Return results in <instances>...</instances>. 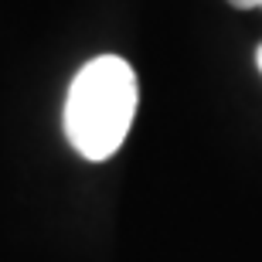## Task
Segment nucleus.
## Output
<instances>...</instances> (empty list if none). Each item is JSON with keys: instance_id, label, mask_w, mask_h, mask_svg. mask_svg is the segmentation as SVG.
Returning <instances> with one entry per match:
<instances>
[{"instance_id": "f257e3e1", "label": "nucleus", "mask_w": 262, "mask_h": 262, "mask_svg": "<svg viewBox=\"0 0 262 262\" xmlns=\"http://www.w3.org/2000/svg\"><path fill=\"white\" fill-rule=\"evenodd\" d=\"M136 72L119 55H99L78 68L65 99V136L85 160H109L136 116Z\"/></svg>"}, {"instance_id": "f03ea898", "label": "nucleus", "mask_w": 262, "mask_h": 262, "mask_svg": "<svg viewBox=\"0 0 262 262\" xmlns=\"http://www.w3.org/2000/svg\"><path fill=\"white\" fill-rule=\"evenodd\" d=\"M232 7H238V10H252V7H259L262 10V0H228Z\"/></svg>"}, {"instance_id": "7ed1b4c3", "label": "nucleus", "mask_w": 262, "mask_h": 262, "mask_svg": "<svg viewBox=\"0 0 262 262\" xmlns=\"http://www.w3.org/2000/svg\"><path fill=\"white\" fill-rule=\"evenodd\" d=\"M255 65H259V72H262V45H259V51H255Z\"/></svg>"}]
</instances>
